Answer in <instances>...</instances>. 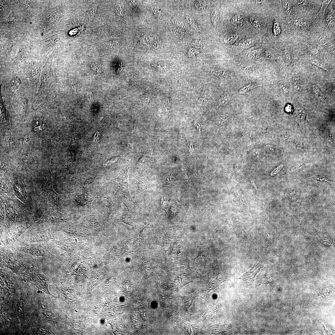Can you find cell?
Returning <instances> with one entry per match:
<instances>
[{
  "instance_id": "35",
  "label": "cell",
  "mask_w": 335,
  "mask_h": 335,
  "mask_svg": "<svg viewBox=\"0 0 335 335\" xmlns=\"http://www.w3.org/2000/svg\"><path fill=\"white\" fill-rule=\"evenodd\" d=\"M201 52L198 49L192 48L189 50L188 55L190 58H194L199 56Z\"/></svg>"
},
{
  "instance_id": "45",
  "label": "cell",
  "mask_w": 335,
  "mask_h": 335,
  "mask_svg": "<svg viewBox=\"0 0 335 335\" xmlns=\"http://www.w3.org/2000/svg\"><path fill=\"white\" fill-rule=\"evenodd\" d=\"M283 166L282 164H281L279 166H278L277 167L275 168L273 171H272L270 174V175L271 176H274L277 174L279 172L281 171V169L283 168Z\"/></svg>"
},
{
  "instance_id": "31",
  "label": "cell",
  "mask_w": 335,
  "mask_h": 335,
  "mask_svg": "<svg viewBox=\"0 0 335 335\" xmlns=\"http://www.w3.org/2000/svg\"><path fill=\"white\" fill-rule=\"evenodd\" d=\"M262 51V49H254L249 53V57L252 59H256L259 58Z\"/></svg>"
},
{
  "instance_id": "39",
  "label": "cell",
  "mask_w": 335,
  "mask_h": 335,
  "mask_svg": "<svg viewBox=\"0 0 335 335\" xmlns=\"http://www.w3.org/2000/svg\"><path fill=\"white\" fill-rule=\"evenodd\" d=\"M214 96V94L212 92L209 90H205L202 92L201 97L211 100Z\"/></svg>"
},
{
  "instance_id": "29",
  "label": "cell",
  "mask_w": 335,
  "mask_h": 335,
  "mask_svg": "<svg viewBox=\"0 0 335 335\" xmlns=\"http://www.w3.org/2000/svg\"><path fill=\"white\" fill-rule=\"evenodd\" d=\"M207 1H198L195 4V7L196 9L199 11H202L205 10L207 5Z\"/></svg>"
},
{
  "instance_id": "28",
  "label": "cell",
  "mask_w": 335,
  "mask_h": 335,
  "mask_svg": "<svg viewBox=\"0 0 335 335\" xmlns=\"http://www.w3.org/2000/svg\"><path fill=\"white\" fill-rule=\"evenodd\" d=\"M185 19L187 22L193 29L195 30L198 29L199 28V24L196 20L190 16H185Z\"/></svg>"
},
{
  "instance_id": "11",
  "label": "cell",
  "mask_w": 335,
  "mask_h": 335,
  "mask_svg": "<svg viewBox=\"0 0 335 335\" xmlns=\"http://www.w3.org/2000/svg\"><path fill=\"white\" fill-rule=\"evenodd\" d=\"M219 15L218 11L216 9H213L211 14V22L214 28H216L219 23Z\"/></svg>"
},
{
  "instance_id": "43",
  "label": "cell",
  "mask_w": 335,
  "mask_h": 335,
  "mask_svg": "<svg viewBox=\"0 0 335 335\" xmlns=\"http://www.w3.org/2000/svg\"><path fill=\"white\" fill-rule=\"evenodd\" d=\"M279 88L281 91L284 93H288L289 92V88L288 85L284 83H281L279 84Z\"/></svg>"
},
{
  "instance_id": "8",
  "label": "cell",
  "mask_w": 335,
  "mask_h": 335,
  "mask_svg": "<svg viewBox=\"0 0 335 335\" xmlns=\"http://www.w3.org/2000/svg\"><path fill=\"white\" fill-rule=\"evenodd\" d=\"M207 71L208 73L216 76L220 78L226 79L229 76V71H228L216 69V68H212L209 69Z\"/></svg>"
},
{
  "instance_id": "22",
  "label": "cell",
  "mask_w": 335,
  "mask_h": 335,
  "mask_svg": "<svg viewBox=\"0 0 335 335\" xmlns=\"http://www.w3.org/2000/svg\"><path fill=\"white\" fill-rule=\"evenodd\" d=\"M230 96L228 94L223 95L219 100L218 105L219 106H224L228 104L230 100Z\"/></svg>"
},
{
  "instance_id": "20",
  "label": "cell",
  "mask_w": 335,
  "mask_h": 335,
  "mask_svg": "<svg viewBox=\"0 0 335 335\" xmlns=\"http://www.w3.org/2000/svg\"><path fill=\"white\" fill-rule=\"evenodd\" d=\"M163 180L164 183L170 185L174 183L175 179L173 174L168 173L164 174Z\"/></svg>"
},
{
  "instance_id": "51",
  "label": "cell",
  "mask_w": 335,
  "mask_h": 335,
  "mask_svg": "<svg viewBox=\"0 0 335 335\" xmlns=\"http://www.w3.org/2000/svg\"><path fill=\"white\" fill-rule=\"evenodd\" d=\"M256 4H263L265 1H255Z\"/></svg>"
},
{
  "instance_id": "6",
  "label": "cell",
  "mask_w": 335,
  "mask_h": 335,
  "mask_svg": "<svg viewBox=\"0 0 335 335\" xmlns=\"http://www.w3.org/2000/svg\"><path fill=\"white\" fill-rule=\"evenodd\" d=\"M13 186L16 196L23 202L27 204V196L23 185L18 181H14Z\"/></svg>"
},
{
  "instance_id": "3",
  "label": "cell",
  "mask_w": 335,
  "mask_h": 335,
  "mask_svg": "<svg viewBox=\"0 0 335 335\" xmlns=\"http://www.w3.org/2000/svg\"><path fill=\"white\" fill-rule=\"evenodd\" d=\"M38 304L40 312L44 319L49 322L55 323L56 320L54 311L48 303L43 299H38Z\"/></svg>"
},
{
  "instance_id": "38",
  "label": "cell",
  "mask_w": 335,
  "mask_h": 335,
  "mask_svg": "<svg viewBox=\"0 0 335 335\" xmlns=\"http://www.w3.org/2000/svg\"><path fill=\"white\" fill-rule=\"evenodd\" d=\"M147 185V182L144 179H141L139 181V188L142 192H144L146 191Z\"/></svg>"
},
{
  "instance_id": "40",
  "label": "cell",
  "mask_w": 335,
  "mask_h": 335,
  "mask_svg": "<svg viewBox=\"0 0 335 335\" xmlns=\"http://www.w3.org/2000/svg\"><path fill=\"white\" fill-rule=\"evenodd\" d=\"M293 84L294 89L297 91H299L300 89V82L298 77H295L293 78Z\"/></svg>"
},
{
  "instance_id": "1",
  "label": "cell",
  "mask_w": 335,
  "mask_h": 335,
  "mask_svg": "<svg viewBox=\"0 0 335 335\" xmlns=\"http://www.w3.org/2000/svg\"><path fill=\"white\" fill-rule=\"evenodd\" d=\"M31 282L36 287L49 296H53L49 289L50 281L48 278L44 274L38 272H34L30 275Z\"/></svg>"
},
{
  "instance_id": "32",
  "label": "cell",
  "mask_w": 335,
  "mask_h": 335,
  "mask_svg": "<svg viewBox=\"0 0 335 335\" xmlns=\"http://www.w3.org/2000/svg\"><path fill=\"white\" fill-rule=\"evenodd\" d=\"M283 6L284 9L287 15H290L292 12V8L290 3L287 1H283Z\"/></svg>"
},
{
  "instance_id": "37",
  "label": "cell",
  "mask_w": 335,
  "mask_h": 335,
  "mask_svg": "<svg viewBox=\"0 0 335 335\" xmlns=\"http://www.w3.org/2000/svg\"><path fill=\"white\" fill-rule=\"evenodd\" d=\"M294 24L298 27L303 28L307 25V23L303 19H297L294 21Z\"/></svg>"
},
{
  "instance_id": "46",
  "label": "cell",
  "mask_w": 335,
  "mask_h": 335,
  "mask_svg": "<svg viewBox=\"0 0 335 335\" xmlns=\"http://www.w3.org/2000/svg\"><path fill=\"white\" fill-rule=\"evenodd\" d=\"M151 11L153 16L155 17L156 18L159 17L161 14V12L159 10L155 8H151Z\"/></svg>"
},
{
  "instance_id": "41",
  "label": "cell",
  "mask_w": 335,
  "mask_h": 335,
  "mask_svg": "<svg viewBox=\"0 0 335 335\" xmlns=\"http://www.w3.org/2000/svg\"><path fill=\"white\" fill-rule=\"evenodd\" d=\"M192 48L195 49H201L203 47V44L201 41L199 40H195L191 43Z\"/></svg>"
},
{
  "instance_id": "5",
  "label": "cell",
  "mask_w": 335,
  "mask_h": 335,
  "mask_svg": "<svg viewBox=\"0 0 335 335\" xmlns=\"http://www.w3.org/2000/svg\"><path fill=\"white\" fill-rule=\"evenodd\" d=\"M263 267L259 262L256 263L250 270L241 276L240 279L246 281L250 285H253L255 276Z\"/></svg>"
},
{
  "instance_id": "14",
  "label": "cell",
  "mask_w": 335,
  "mask_h": 335,
  "mask_svg": "<svg viewBox=\"0 0 335 335\" xmlns=\"http://www.w3.org/2000/svg\"><path fill=\"white\" fill-rule=\"evenodd\" d=\"M312 90L315 97L318 100L324 101L325 99L322 91L316 85H314L312 87Z\"/></svg>"
},
{
  "instance_id": "9",
  "label": "cell",
  "mask_w": 335,
  "mask_h": 335,
  "mask_svg": "<svg viewBox=\"0 0 335 335\" xmlns=\"http://www.w3.org/2000/svg\"><path fill=\"white\" fill-rule=\"evenodd\" d=\"M3 280L4 281L6 286L8 288L9 291L11 293L17 295L16 291L17 287L16 283L14 280L11 278L6 276L3 277Z\"/></svg>"
},
{
  "instance_id": "17",
  "label": "cell",
  "mask_w": 335,
  "mask_h": 335,
  "mask_svg": "<svg viewBox=\"0 0 335 335\" xmlns=\"http://www.w3.org/2000/svg\"><path fill=\"white\" fill-rule=\"evenodd\" d=\"M120 222H122L130 226H133V219L132 216L129 214H126L122 216L119 219Z\"/></svg>"
},
{
  "instance_id": "4",
  "label": "cell",
  "mask_w": 335,
  "mask_h": 335,
  "mask_svg": "<svg viewBox=\"0 0 335 335\" xmlns=\"http://www.w3.org/2000/svg\"><path fill=\"white\" fill-rule=\"evenodd\" d=\"M27 303L26 299L24 294L21 295L16 305L17 315L22 326L25 325L27 322Z\"/></svg>"
},
{
  "instance_id": "47",
  "label": "cell",
  "mask_w": 335,
  "mask_h": 335,
  "mask_svg": "<svg viewBox=\"0 0 335 335\" xmlns=\"http://www.w3.org/2000/svg\"><path fill=\"white\" fill-rule=\"evenodd\" d=\"M274 31L276 35H279L280 34V28L279 24L277 22H276L274 24Z\"/></svg>"
},
{
  "instance_id": "18",
  "label": "cell",
  "mask_w": 335,
  "mask_h": 335,
  "mask_svg": "<svg viewBox=\"0 0 335 335\" xmlns=\"http://www.w3.org/2000/svg\"><path fill=\"white\" fill-rule=\"evenodd\" d=\"M243 21L244 19L242 17L238 15L234 16L231 20V24L234 26H242Z\"/></svg>"
},
{
  "instance_id": "26",
  "label": "cell",
  "mask_w": 335,
  "mask_h": 335,
  "mask_svg": "<svg viewBox=\"0 0 335 335\" xmlns=\"http://www.w3.org/2000/svg\"><path fill=\"white\" fill-rule=\"evenodd\" d=\"M50 236L49 234L47 233H41L35 236V239L36 241H46L50 239Z\"/></svg>"
},
{
  "instance_id": "34",
  "label": "cell",
  "mask_w": 335,
  "mask_h": 335,
  "mask_svg": "<svg viewBox=\"0 0 335 335\" xmlns=\"http://www.w3.org/2000/svg\"><path fill=\"white\" fill-rule=\"evenodd\" d=\"M103 44L104 47L110 49H115L119 46L118 43L115 41L105 42Z\"/></svg>"
},
{
  "instance_id": "10",
  "label": "cell",
  "mask_w": 335,
  "mask_h": 335,
  "mask_svg": "<svg viewBox=\"0 0 335 335\" xmlns=\"http://www.w3.org/2000/svg\"><path fill=\"white\" fill-rule=\"evenodd\" d=\"M331 1H329V0L323 1L321 8L317 16L316 21L317 22L319 23L322 21L326 9Z\"/></svg>"
},
{
  "instance_id": "7",
  "label": "cell",
  "mask_w": 335,
  "mask_h": 335,
  "mask_svg": "<svg viewBox=\"0 0 335 335\" xmlns=\"http://www.w3.org/2000/svg\"><path fill=\"white\" fill-rule=\"evenodd\" d=\"M320 44L331 53H335L334 44L331 40L326 38H321L319 40Z\"/></svg>"
},
{
  "instance_id": "24",
  "label": "cell",
  "mask_w": 335,
  "mask_h": 335,
  "mask_svg": "<svg viewBox=\"0 0 335 335\" xmlns=\"http://www.w3.org/2000/svg\"><path fill=\"white\" fill-rule=\"evenodd\" d=\"M239 36V34L236 33L231 34L225 38L224 41L227 43L232 44L236 40Z\"/></svg>"
},
{
  "instance_id": "33",
  "label": "cell",
  "mask_w": 335,
  "mask_h": 335,
  "mask_svg": "<svg viewBox=\"0 0 335 335\" xmlns=\"http://www.w3.org/2000/svg\"><path fill=\"white\" fill-rule=\"evenodd\" d=\"M178 82L181 86L189 89H192L194 88V85L188 81L185 80V79H180Z\"/></svg>"
},
{
  "instance_id": "12",
  "label": "cell",
  "mask_w": 335,
  "mask_h": 335,
  "mask_svg": "<svg viewBox=\"0 0 335 335\" xmlns=\"http://www.w3.org/2000/svg\"><path fill=\"white\" fill-rule=\"evenodd\" d=\"M172 21L174 25L179 29L182 31L186 30V27L184 22L177 16H174Z\"/></svg>"
},
{
  "instance_id": "25",
  "label": "cell",
  "mask_w": 335,
  "mask_h": 335,
  "mask_svg": "<svg viewBox=\"0 0 335 335\" xmlns=\"http://www.w3.org/2000/svg\"><path fill=\"white\" fill-rule=\"evenodd\" d=\"M284 60L287 63H290L292 61V55L291 51L288 49H285L283 53Z\"/></svg>"
},
{
  "instance_id": "19",
  "label": "cell",
  "mask_w": 335,
  "mask_h": 335,
  "mask_svg": "<svg viewBox=\"0 0 335 335\" xmlns=\"http://www.w3.org/2000/svg\"><path fill=\"white\" fill-rule=\"evenodd\" d=\"M310 61L312 64L326 71L329 73L330 71L328 67L324 62L316 59H311Z\"/></svg>"
},
{
  "instance_id": "36",
  "label": "cell",
  "mask_w": 335,
  "mask_h": 335,
  "mask_svg": "<svg viewBox=\"0 0 335 335\" xmlns=\"http://www.w3.org/2000/svg\"><path fill=\"white\" fill-rule=\"evenodd\" d=\"M249 19L251 24L255 28H258L261 26L259 20L256 16L252 15L250 17Z\"/></svg>"
},
{
  "instance_id": "2",
  "label": "cell",
  "mask_w": 335,
  "mask_h": 335,
  "mask_svg": "<svg viewBox=\"0 0 335 335\" xmlns=\"http://www.w3.org/2000/svg\"><path fill=\"white\" fill-rule=\"evenodd\" d=\"M51 178L50 177L44 187L43 194L46 199L56 206H59L64 202L52 188Z\"/></svg>"
},
{
  "instance_id": "27",
  "label": "cell",
  "mask_w": 335,
  "mask_h": 335,
  "mask_svg": "<svg viewBox=\"0 0 335 335\" xmlns=\"http://www.w3.org/2000/svg\"><path fill=\"white\" fill-rule=\"evenodd\" d=\"M229 117L226 115L218 116L216 119V122L221 126L224 125L229 121Z\"/></svg>"
},
{
  "instance_id": "15",
  "label": "cell",
  "mask_w": 335,
  "mask_h": 335,
  "mask_svg": "<svg viewBox=\"0 0 335 335\" xmlns=\"http://www.w3.org/2000/svg\"><path fill=\"white\" fill-rule=\"evenodd\" d=\"M262 86L261 84L258 83H254L249 84L244 86L243 88L240 90L239 93L240 94H243L248 92L255 88Z\"/></svg>"
},
{
  "instance_id": "44",
  "label": "cell",
  "mask_w": 335,
  "mask_h": 335,
  "mask_svg": "<svg viewBox=\"0 0 335 335\" xmlns=\"http://www.w3.org/2000/svg\"><path fill=\"white\" fill-rule=\"evenodd\" d=\"M211 101V100L200 97L198 100V104L201 107H204L207 105Z\"/></svg>"
},
{
  "instance_id": "48",
  "label": "cell",
  "mask_w": 335,
  "mask_h": 335,
  "mask_svg": "<svg viewBox=\"0 0 335 335\" xmlns=\"http://www.w3.org/2000/svg\"><path fill=\"white\" fill-rule=\"evenodd\" d=\"M194 124L197 128L198 131L201 132V129L202 128L201 124L196 120L194 121Z\"/></svg>"
},
{
  "instance_id": "23",
  "label": "cell",
  "mask_w": 335,
  "mask_h": 335,
  "mask_svg": "<svg viewBox=\"0 0 335 335\" xmlns=\"http://www.w3.org/2000/svg\"><path fill=\"white\" fill-rule=\"evenodd\" d=\"M256 41L253 39H248L244 40L241 44V47L244 49H248L253 46Z\"/></svg>"
},
{
  "instance_id": "50",
  "label": "cell",
  "mask_w": 335,
  "mask_h": 335,
  "mask_svg": "<svg viewBox=\"0 0 335 335\" xmlns=\"http://www.w3.org/2000/svg\"><path fill=\"white\" fill-rule=\"evenodd\" d=\"M146 159V157L145 156H144L140 159L138 163V166H140L143 164L145 162Z\"/></svg>"
},
{
  "instance_id": "30",
  "label": "cell",
  "mask_w": 335,
  "mask_h": 335,
  "mask_svg": "<svg viewBox=\"0 0 335 335\" xmlns=\"http://www.w3.org/2000/svg\"><path fill=\"white\" fill-rule=\"evenodd\" d=\"M37 332L38 334L42 335H53L49 329L41 326H38L37 328Z\"/></svg>"
},
{
  "instance_id": "42",
  "label": "cell",
  "mask_w": 335,
  "mask_h": 335,
  "mask_svg": "<svg viewBox=\"0 0 335 335\" xmlns=\"http://www.w3.org/2000/svg\"><path fill=\"white\" fill-rule=\"evenodd\" d=\"M163 104L166 111H169L171 109V101L168 98H166L163 101Z\"/></svg>"
},
{
  "instance_id": "13",
  "label": "cell",
  "mask_w": 335,
  "mask_h": 335,
  "mask_svg": "<svg viewBox=\"0 0 335 335\" xmlns=\"http://www.w3.org/2000/svg\"><path fill=\"white\" fill-rule=\"evenodd\" d=\"M21 84L20 79L18 77H16L12 79L10 82V90L12 94L19 87Z\"/></svg>"
},
{
  "instance_id": "16",
  "label": "cell",
  "mask_w": 335,
  "mask_h": 335,
  "mask_svg": "<svg viewBox=\"0 0 335 335\" xmlns=\"http://www.w3.org/2000/svg\"><path fill=\"white\" fill-rule=\"evenodd\" d=\"M335 15L334 12L331 11L327 16L326 20V24L327 26L331 28L334 26Z\"/></svg>"
},
{
  "instance_id": "21",
  "label": "cell",
  "mask_w": 335,
  "mask_h": 335,
  "mask_svg": "<svg viewBox=\"0 0 335 335\" xmlns=\"http://www.w3.org/2000/svg\"><path fill=\"white\" fill-rule=\"evenodd\" d=\"M201 246H200L199 248L198 256L194 259V262L195 260L198 257L203 256L206 258H207L206 255L208 254V251L209 249V246H208L206 245H202L201 243Z\"/></svg>"
},
{
  "instance_id": "49",
  "label": "cell",
  "mask_w": 335,
  "mask_h": 335,
  "mask_svg": "<svg viewBox=\"0 0 335 335\" xmlns=\"http://www.w3.org/2000/svg\"><path fill=\"white\" fill-rule=\"evenodd\" d=\"M118 158L117 157H115L111 159L110 160L108 161L105 164V165L106 166H109L114 163L116 162L118 160Z\"/></svg>"
}]
</instances>
